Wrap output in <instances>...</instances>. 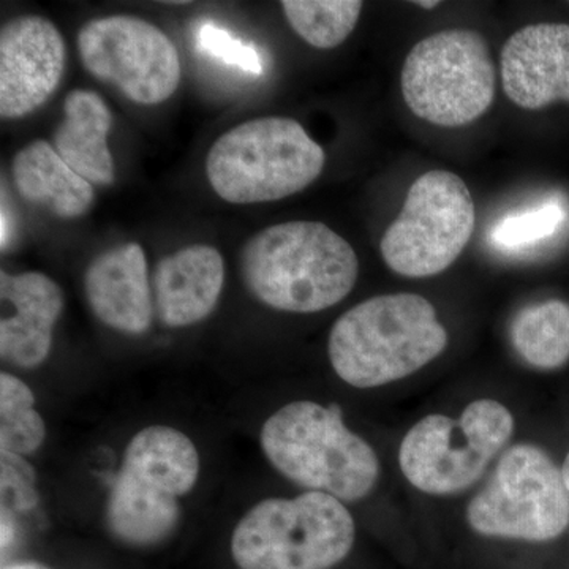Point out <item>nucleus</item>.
Here are the masks:
<instances>
[{
	"instance_id": "1",
	"label": "nucleus",
	"mask_w": 569,
	"mask_h": 569,
	"mask_svg": "<svg viewBox=\"0 0 569 569\" xmlns=\"http://www.w3.org/2000/svg\"><path fill=\"white\" fill-rule=\"evenodd\" d=\"M241 274L264 306L316 313L351 293L359 260L353 247L325 223L298 220L254 234L242 249Z\"/></svg>"
},
{
	"instance_id": "2",
	"label": "nucleus",
	"mask_w": 569,
	"mask_h": 569,
	"mask_svg": "<svg viewBox=\"0 0 569 569\" xmlns=\"http://www.w3.org/2000/svg\"><path fill=\"white\" fill-rule=\"evenodd\" d=\"M448 332L422 296H376L332 326L328 353L340 380L378 388L402 380L443 353Z\"/></svg>"
},
{
	"instance_id": "3",
	"label": "nucleus",
	"mask_w": 569,
	"mask_h": 569,
	"mask_svg": "<svg viewBox=\"0 0 569 569\" xmlns=\"http://www.w3.org/2000/svg\"><path fill=\"white\" fill-rule=\"evenodd\" d=\"M261 449L284 478L343 501L376 488L380 462L373 448L343 422L339 406L296 400L266 419Z\"/></svg>"
},
{
	"instance_id": "4",
	"label": "nucleus",
	"mask_w": 569,
	"mask_h": 569,
	"mask_svg": "<svg viewBox=\"0 0 569 569\" xmlns=\"http://www.w3.org/2000/svg\"><path fill=\"white\" fill-rule=\"evenodd\" d=\"M200 478V455L181 430L149 426L134 433L107 500L112 537L133 548L170 538L181 519L179 498Z\"/></svg>"
},
{
	"instance_id": "5",
	"label": "nucleus",
	"mask_w": 569,
	"mask_h": 569,
	"mask_svg": "<svg viewBox=\"0 0 569 569\" xmlns=\"http://www.w3.org/2000/svg\"><path fill=\"white\" fill-rule=\"evenodd\" d=\"M326 153L290 118H260L228 130L209 149L206 176L231 204L283 200L302 192L323 171Z\"/></svg>"
},
{
	"instance_id": "6",
	"label": "nucleus",
	"mask_w": 569,
	"mask_h": 569,
	"mask_svg": "<svg viewBox=\"0 0 569 569\" xmlns=\"http://www.w3.org/2000/svg\"><path fill=\"white\" fill-rule=\"evenodd\" d=\"M353 516L325 492L268 498L247 511L231 535L239 569H332L353 549Z\"/></svg>"
},
{
	"instance_id": "7",
	"label": "nucleus",
	"mask_w": 569,
	"mask_h": 569,
	"mask_svg": "<svg viewBox=\"0 0 569 569\" xmlns=\"http://www.w3.org/2000/svg\"><path fill=\"white\" fill-rule=\"evenodd\" d=\"M400 84L407 107L422 121L438 127L477 121L496 97L488 41L467 29L432 33L408 52Z\"/></svg>"
},
{
	"instance_id": "8",
	"label": "nucleus",
	"mask_w": 569,
	"mask_h": 569,
	"mask_svg": "<svg viewBox=\"0 0 569 569\" xmlns=\"http://www.w3.org/2000/svg\"><path fill=\"white\" fill-rule=\"evenodd\" d=\"M515 433L503 403L479 399L459 419L429 415L408 430L399 449L403 477L429 496L470 488Z\"/></svg>"
},
{
	"instance_id": "9",
	"label": "nucleus",
	"mask_w": 569,
	"mask_h": 569,
	"mask_svg": "<svg viewBox=\"0 0 569 569\" xmlns=\"http://www.w3.org/2000/svg\"><path fill=\"white\" fill-rule=\"evenodd\" d=\"M471 529L485 537L542 542L569 526L563 473L533 445L509 448L485 489L467 508Z\"/></svg>"
},
{
	"instance_id": "10",
	"label": "nucleus",
	"mask_w": 569,
	"mask_h": 569,
	"mask_svg": "<svg viewBox=\"0 0 569 569\" xmlns=\"http://www.w3.org/2000/svg\"><path fill=\"white\" fill-rule=\"evenodd\" d=\"M475 224L467 183L451 171H429L411 183L402 212L381 239L385 263L411 279L441 274L466 250Z\"/></svg>"
},
{
	"instance_id": "11",
	"label": "nucleus",
	"mask_w": 569,
	"mask_h": 569,
	"mask_svg": "<svg viewBox=\"0 0 569 569\" xmlns=\"http://www.w3.org/2000/svg\"><path fill=\"white\" fill-rule=\"evenodd\" d=\"M82 67L138 104H159L178 91L182 69L173 41L152 22L114 14L78 33Z\"/></svg>"
},
{
	"instance_id": "12",
	"label": "nucleus",
	"mask_w": 569,
	"mask_h": 569,
	"mask_svg": "<svg viewBox=\"0 0 569 569\" xmlns=\"http://www.w3.org/2000/svg\"><path fill=\"white\" fill-rule=\"evenodd\" d=\"M67 48L54 22L20 17L0 32V116L21 119L39 110L58 91Z\"/></svg>"
},
{
	"instance_id": "13",
	"label": "nucleus",
	"mask_w": 569,
	"mask_h": 569,
	"mask_svg": "<svg viewBox=\"0 0 569 569\" xmlns=\"http://www.w3.org/2000/svg\"><path fill=\"white\" fill-rule=\"evenodd\" d=\"M500 63L503 91L519 108L535 111L569 102V24L519 29L505 43Z\"/></svg>"
},
{
	"instance_id": "14",
	"label": "nucleus",
	"mask_w": 569,
	"mask_h": 569,
	"mask_svg": "<svg viewBox=\"0 0 569 569\" xmlns=\"http://www.w3.org/2000/svg\"><path fill=\"white\" fill-rule=\"evenodd\" d=\"M2 305L13 309L0 320V355L3 361L36 369L47 361L52 347V332L63 312L61 287L41 274L0 272Z\"/></svg>"
},
{
	"instance_id": "15",
	"label": "nucleus",
	"mask_w": 569,
	"mask_h": 569,
	"mask_svg": "<svg viewBox=\"0 0 569 569\" xmlns=\"http://www.w3.org/2000/svg\"><path fill=\"white\" fill-rule=\"evenodd\" d=\"M84 295L104 326L123 335H144L156 305L142 247L129 242L93 258L86 269Z\"/></svg>"
},
{
	"instance_id": "16",
	"label": "nucleus",
	"mask_w": 569,
	"mask_h": 569,
	"mask_svg": "<svg viewBox=\"0 0 569 569\" xmlns=\"http://www.w3.org/2000/svg\"><path fill=\"white\" fill-rule=\"evenodd\" d=\"M224 283L222 253L212 246L183 247L156 266L153 305L168 328H187L211 316Z\"/></svg>"
},
{
	"instance_id": "17",
	"label": "nucleus",
	"mask_w": 569,
	"mask_h": 569,
	"mask_svg": "<svg viewBox=\"0 0 569 569\" xmlns=\"http://www.w3.org/2000/svg\"><path fill=\"white\" fill-rule=\"evenodd\" d=\"M63 114L52 138L56 151L92 186H111L116 167L108 146L112 123L108 104L97 92L74 89L66 97Z\"/></svg>"
},
{
	"instance_id": "18",
	"label": "nucleus",
	"mask_w": 569,
	"mask_h": 569,
	"mask_svg": "<svg viewBox=\"0 0 569 569\" xmlns=\"http://www.w3.org/2000/svg\"><path fill=\"white\" fill-rule=\"evenodd\" d=\"M14 187L22 200L61 219H78L92 208L93 186L43 140L29 142L14 156Z\"/></svg>"
},
{
	"instance_id": "19",
	"label": "nucleus",
	"mask_w": 569,
	"mask_h": 569,
	"mask_svg": "<svg viewBox=\"0 0 569 569\" xmlns=\"http://www.w3.org/2000/svg\"><path fill=\"white\" fill-rule=\"evenodd\" d=\"M511 342L527 365L553 370L569 361V305L559 299L526 307L511 325Z\"/></svg>"
},
{
	"instance_id": "20",
	"label": "nucleus",
	"mask_w": 569,
	"mask_h": 569,
	"mask_svg": "<svg viewBox=\"0 0 569 569\" xmlns=\"http://www.w3.org/2000/svg\"><path fill=\"white\" fill-rule=\"evenodd\" d=\"M288 24L317 50H332L351 36L361 17L359 0H284Z\"/></svg>"
},
{
	"instance_id": "21",
	"label": "nucleus",
	"mask_w": 569,
	"mask_h": 569,
	"mask_svg": "<svg viewBox=\"0 0 569 569\" xmlns=\"http://www.w3.org/2000/svg\"><path fill=\"white\" fill-rule=\"evenodd\" d=\"M47 438L32 389L11 373H0V451L33 455Z\"/></svg>"
},
{
	"instance_id": "22",
	"label": "nucleus",
	"mask_w": 569,
	"mask_h": 569,
	"mask_svg": "<svg viewBox=\"0 0 569 569\" xmlns=\"http://www.w3.org/2000/svg\"><path fill=\"white\" fill-rule=\"evenodd\" d=\"M565 217H567V213H565L561 206L556 203L545 204L541 208L533 209V211L518 213V216L500 220L493 227L490 239L500 249H520V247L535 244V242L556 234L561 223L565 222Z\"/></svg>"
},
{
	"instance_id": "23",
	"label": "nucleus",
	"mask_w": 569,
	"mask_h": 569,
	"mask_svg": "<svg viewBox=\"0 0 569 569\" xmlns=\"http://www.w3.org/2000/svg\"><path fill=\"white\" fill-rule=\"evenodd\" d=\"M198 48L206 54L219 59L230 67H238L242 71L260 74L263 71L260 54L252 44L234 39L230 32L217 28L212 22H203L197 32Z\"/></svg>"
},
{
	"instance_id": "24",
	"label": "nucleus",
	"mask_w": 569,
	"mask_h": 569,
	"mask_svg": "<svg viewBox=\"0 0 569 569\" xmlns=\"http://www.w3.org/2000/svg\"><path fill=\"white\" fill-rule=\"evenodd\" d=\"M36 473L21 456L2 452V500L13 501L18 511H28L37 505Z\"/></svg>"
},
{
	"instance_id": "25",
	"label": "nucleus",
	"mask_w": 569,
	"mask_h": 569,
	"mask_svg": "<svg viewBox=\"0 0 569 569\" xmlns=\"http://www.w3.org/2000/svg\"><path fill=\"white\" fill-rule=\"evenodd\" d=\"M0 238H2V250H6L7 244H9L10 238V220L9 216H7L6 206L2 208V231H0Z\"/></svg>"
},
{
	"instance_id": "26",
	"label": "nucleus",
	"mask_w": 569,
	"mask_h": 569,
	"mask_svg": "<svg viewBox=\"0 0 569 569\" xmlns=\"http://www.w3.org/2000/svg\"><path fill=\"white\" fill-rule=\"evenodd\" d=\"M2 569H50L44 565L37 563V561H18V563H11L9 567Z\"/></svg>"
},
{
	"instance_id": "27",
	"label": "nucleus",
	"mask_w": 569,
	"mask_h": 569,
	"mask_svg": "<svg viewBox=\"0 0 569 569\" xmlns=\"http://www.w3.org/2000/svg\"><path fill=\"white\" fill-rule=\"evenodd\" d=\"M561 473H563L565 485H567L569 492V455L567 459H565L563 468H561Z\"/></svg>"
},
{
	"instance_id": "28",
	"label": "nucleus",
	"mask_w": 569,
	"mask_h": 569,
	"mask_svg": "<svg viewBox=\"0 0 569 569\" xmlns=\"http://www.w3.org/2000/svg\"><path fill=\"white\" fill-rule=\"evenodd\" d=\"M415 6L422 7V9H436V7L440 6V2H437V0H432V2L422 0V2H415Z\"/></svg>"
}]
</instances>
